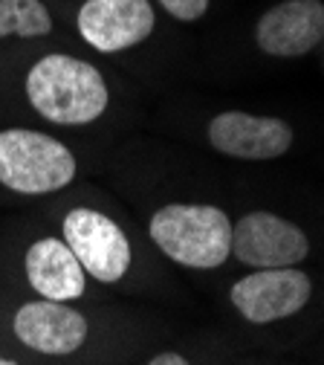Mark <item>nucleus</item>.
Wrapping results in <instances>:
<instances>
[{
  "label": "nucleus",
  "mask_w": 324,
  "mask_h": 365,
  "mask_svg": "<svg viewBox=\"0 0 324 365\" xmlns=\"http://www.w3.org/2000/svg\"><path fill=\"white\" fill-rule=\"evenodd\" d=\"M145 365H192V362L185 359L182 354H177V351H160V354L151 356Z\"/></svg>",
  "instance_id": "14"
},
{
  "label": "nucleus",
  "mask_w": 324,
  "mask_h": 365,
  "mask_svg": "<svg viewBox=\"0 0 324 365\" xmlns=\"http://www.w3.org/2000/svg\"><path fill=\"white\" fill-rule=\"evenodd\" d=\"M9 334L41 356H73L90 339V319L73 302L26 299L9 313Z\"/></svg>",
  "instance_id": "5"
},
{
  "label": "nucleus",
  "mask_w": 324,
  "mask_h": 365,
  "mask_svg": "<svg viewBox=\"0 0 324 365\" xmlns=\"http://www.w3.org/2000/svg\"><path fill=\"white\" fill-rule=\"evenodd\" d=\"M313 293V282L307 272L296 267L255 269L238 279L229 290V302L252 325H269L296 316Z\"/></svg>",
  "instance_id": "7"
},
{
  "label": "nucleus",
  "mask_w": 324,
  "mask_h": 365,
  "mask_svg": "<svg viewBox=\"0 0 324 365\" xmlns=\"http://www.w3.org/2000/svg\"><path fill=\"white\" fill-rule=\"evenodd\" d=\"M78 160L50 130L29 125L0 128V189L18 197H50L73 186Z\"/></svg>",
  "instance_id": "2"
},
{
  "label": "nucleus",
  "mask_w": 324,
  "mask_h": 365,
  "mask_svg": "<svg viewBox=\"0 0 324 365\" xmlns=\"http://www.w3.org/2000/svg\"><path fill=\"white\" fill-rule=\"evenodd\" d=\"M157 29L154 0H84L75 12V32L99 56L127 53Z\"/></svg>",
  "instance_id": "6"
},
{
  "label": "nucleus",
  "mask_w": 324,
  "mask_h": 365,
  "mask_svg": "<svg viewBox=\"0 0 324 365\" xmlns=\"http://www.w3.org/2000/svg\"><path fill=\"white\" fill-rule=\"evenodd\" d=\"M148 238L185 269H217L231 255V220L211 203H165L148 217Z\"/></svg>",
  "instance_id": "3"
},
{
  "label": "nucleus",
  "mask_w": 324,
  "mask_h": 365,
  "mask_svg": "<svg viewBox=\"0 0 324 365\" xmlns=\"http://www.w3.org/2000/svg\"><path fill=\"white\" fill-rule=\"evenodd\" d=\"M56 32V18L46 0H0V43L41 41Z\"/></svg>",
  "instance_id": "12"
},
{
  "label": "nucleus",
  "mask_w": 324,
  "mask_h": 365,
  "mask_svg": "<svg viewBox=\"0 0 324 365\" xmlns=\"http://www.w3.org/2000/svg\"><path fill=\"white\" fill-rule=\"evenodd\" d=\"M324 38L321 0H284L266 9L255 26V41L266 56L301 58Z\"/></svg>",
  "instance_id": "11"
},
{
  "label": "nucleus",
  "mask_w": 324,
  "mask_h": 365,
  "mask_svg": "<svg viewBox=\"0 0 324 365\" xmlns=\"http://www.w3.org/2000/svg\"><path fill=\"white\" fill-rule=\"evenodd\" d=\"M206 140L217 154L235 160H275L293 148V128L278 116L223 110L211 116Z\"/></svg>",
  "instance_id": "10"
},
{
  "label": "nucleus",
  "mask_w": 324,
  "mask_h": 365,
  "mask_svg": "<svg viewBox=\"0 0 324 365\" xmlns=\"http://www.w3.org/2000/svg\"><path fill=\"white\" fill-rule=\"evenodd\" d=\"M58 235L67 241L87 279L113 287L130 276L136 250L127 230L110 212L96 206H70L58 217Z\"/></svg>",
  "instance_id": "4"
},
{
  "label": "nucleus",
  "mask_w": 324,
  "mask_h": 365,
  "mask_svg": "<svg viewBox=\"0 0 324 365\" xmlns=\"http://www.w3.org/2000/svg\"><path fill=\"white\" fill-rule=\"evenodd\" d=\"M0 365H21V362L12 359V356H6V354H0Z\"/></svg>",
  "instance_id": "15"
},
{
  "label": "nucleus",
  "mask_w": 324,
  "mask_h": 365,
  "mask_svg": "<svg viewBox=\"0 0 324 365\" xmlns=\"http://www.w3.org/2000/svg\"><path fill=\"white\" fill-rule=\"evenodd\" d=\"M23 99L29 110L53 128H84L110 110V84L99 64L75 53H43L23 78Z\"/></svg>",
  "instance_id": "1"
},
{
  "label": "nucleus",
  "mask_w": 324,
  "mask_h": 365,
  "mask_svg": "<svg viewBox=\"0 0 324 365\" xmlns=\"http://www.w3.org/2000/svg\"><path fill=\"white\" fill-rule=\"evenodd\" d=\"M21 276L32 299L81 302L90 293V279L61 235H38L21 252Z\"/></svg>",
  "instance_id": "9"
},
{
  "label": "nucleus",
  "mask_w": 324,
  "mask_h": 365,
  "mask_svg": "<svg viewBox=\"0 0 324 365\" xmlns=\"http://www.w3.org/2000/svg\"><path fill=\"white\" fill-rule=\"evenodd\" d=\"M307 252L304 230L275 212H246L231 226V255L252 269L296 267Z\"/></svg>",
  "instance_id": "8"
},
{
  "label": "nucleus",
  "mask_w": 324,
  "mask_h": 365,
  "mask_svg": "<svg viewBox=\"0 0 324 365\" xmlns=\"http://www.w3.org/2000/svg\"><path fill=\"white\" fill-rule=\"evenodd\" d=\"M154 6H160L165 15H171L179 24H194L209 12L211 0H154Z\"/></svg>",
  "instance_id": "13"
}]
</instances>
